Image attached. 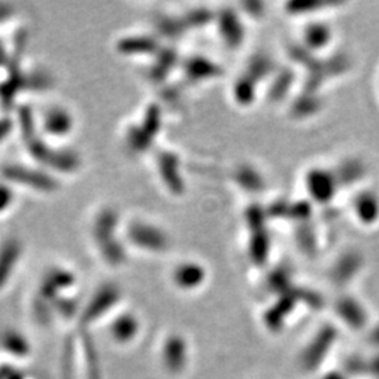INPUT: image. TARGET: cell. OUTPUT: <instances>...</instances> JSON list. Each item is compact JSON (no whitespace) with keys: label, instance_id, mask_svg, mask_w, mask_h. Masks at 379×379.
Instances as JSON below:
<instances>
[{"label":"cell","instance_id":"1","mask_svg":"<svg viewBox=\"0 0 379 379\" xmlns=\"http://www.w3.org/2000/svg\"><path fill=\"white\" fill-rule=\"evenodd\" d=\"M23 246L16 239H9L0 246V287H3L15 272V267L21 257Z\"/></svg>","mask_w":379,"mask_h":379},{"label":"cell","instance_id":"2","mask_svg":"<svg viewBox=\"0 0 379 379\" xmlns=\"http://www.w3.org/2000/svg\"><path fill=\"white\" fill-rule=\"evenodd\" d=\"M3 177L10 179L12 182H16L21 186H28L33 188H45L49 190L52 187V183L39 172L23 168V166H8L3 170Z\"/></svg>","mask_w":379,"mask_h":379},{"label":"cell","instance_id":"3","mask_svg":"<svg viewBox=\"0 0 379 379\" xmlns=\"http://www.w3.org/2000/svg\"><path fill=\"white\" fill-rule=\"evenodd\" d=\"M357 211L360 218L367 222L372 224L379 220V197L372 193L362 194L357 201Z\"/></svg>","mask_w":379,"mask_h":379},{"label":"cell","instance_id":"4","mask_svg":"<svg viewBox=\"0 0 379 379\" xmlns=\"http://www.w3.org/2000/svg\"><path fill=\"white\" fill-rule=\"evenodd\" d=\"M2 346L5 350L16 354V355H23L28 351V344L24 340L23 336H20L16 332H8L2 337Z\"/></svg>","mask_w":379,"mask_h":379},{"label":"cell","instance_id":"5","mask_svg":"<svg viewBox=\"0 0 379 379\" xmlns=\"http://www.w3.org/2000/svg\"><path fill=\"white\" fill-rule=\"evenodd\" d=\"M15 200V193L6 183H0V213L8 211Z\"/></svg>","mask_w":379,"mask_h":379},{"label":"cell","instance_id":"6","mask_svg":"<svg viewBox=\"0 0 379 379\" xmlns=\"http://www.w3.org/2000/svg\"><path fill=\"white\" fill-rule=\"evenodd\" d=\"M10 121L8 120H3V121H0V141H2L5 136H8V132L10 131Z\"/></svg>","mask_w":379,"mask_h":379},{"label":"cell","instance_id":"7","mask_svg":"<svg viewBox=\"0 0 379 379\" xmlns=\"http://www.w3.org/2000/svg\"><path fill=\"white\" fill-rule=\"evenodd\" d=\"M13 369L9 368V367H3V368H0V379H8V376L10 375Z\"/></svg>","mask_w":379,"mask_h":379},{"label":"cell","instance_id":"8","mask_svg":"<svg viewBox=\"0 0 379 379\" xmlns=\"http://www.w3.org/2000/svg\"><path fill=\"white\" fill-rule=\"evenodd\" d=\"M372 340H373L375 344L379 346V326L373 330V333H372Z\"/></svg>","mask_w":379,"mask_h":379},{"label":"cell","instance_id":"9","mask_svg":"<svg viewBox=\"0 0 379 379\" xmlns=\"http://www.w3.org/2000/svg\"><path fill=\"white\" fill-rule=\"evenodd\" d=\"M372 369H373V373H375L376 376H379V357L376 358V361H375V364H373Z\"/></svg>","mask_w":379,"mask_h":379}]
</instances>
